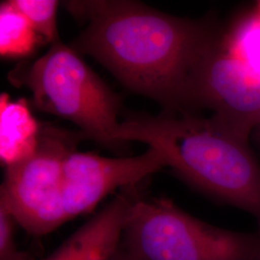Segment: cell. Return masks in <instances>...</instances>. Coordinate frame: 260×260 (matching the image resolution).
Segmentation results:
<instances>
[{"label":"cell","instance_id":"cell-5","mask_svg":"<svg viewBox=\"0 0 260 260\" xmlns=\"http://www.w3.org/2000/svg\"><path fill=\"white\" fill-rule=\"evenodd\" d=\"M84 140L80 130L43 123L35 153L5 168L0 202L28 233L45 235L68 222L63 198L64 163Z\"/></svg>","mask_w":260,"mask_h":260},{"label":"cell","instance_id":"cell-6","mask_svg":"<svg viewBox=\"0 0 260 260\" xmlns=\"http://www.w3.org/2000/svg\"><path fill=\"white\" fill-rule=\"evenodd\" d=\"M222 25L196 70L191 106L201 109L249 138L260 125V77L224 47Z\"/></svg>","mask_w":260,"mask_h":260},{"label":"cell","instance_id":"cell-4","mask_svg":"<svg viewBox=\"0 0 260 260\" xmlns=\"http://www.w3.org/2000/svg\"><path fill=\"white\" fill-rule=\"evenodd\" d=\"M120 247L137 260H251L260 249V233L214 226L171 200L135 195Z\"/></svg>","mask_w":260,"mask_h":260},{"label":"cell","instance_id":"cell-2","mask_svg":"<svg viewBox=\"0 0 260 260\" xmlns=\"http://www.w3.org/2000/svg\"><path fill=\"white\" fill-rule=\"evenodd\" d=\"M113 140L120 149L137 141L158 149L190 185L252 215L260 233V165L248 137L214 116L164 112L125 119Z\"/></svg>","mask_w":260,"mask_h":260},{"label":"cell","instance_id":"cell-1","mask_svg":"<svg viewBox=\"0 0 260 260\" xmlns=\"http://www.w3.org/2000/svg\"><path fill=\"white\" fill-rule=\"evenodd\" d=\"M64 6L86 24L70 45L78 54L93 57L125 88L166 113H194L196 70L222 24L178 18L136 1H67Z\"/></svg>","mask_w":260,"mask_h":260},{"label":"cell","instance_id":"cell-16","mask_svg":"<svg viewBox=\"0 0 260 260\" xmlns=\"http://www.w3.org/2000/svg\"><path fill=\"white\" fill-rule=\"evenodd\" d=\"M251 260H260V249L258 250V251L256 252V254L252 257V259Z\"/></svg>","mask_w":260,"mask_h":260},{"label":"cell","instance_id":"cell-8","mask_svg":"<svg viewBox=\"0 0 260 260\" xmlns=\"http://www.w3.org/2000/svg\"><path fill=\"white\" fill-rule=\"evenodd\" d=\"M132 187L113 199L75 231L46 260H112L121 245L123 223L135 193Z\"/></svg>","mask_w":260,"mask_h":260},{"label":"cell","instance_id":"cell-7","mask_svg":"<svg viewBox=\"0 0 260 260\" xmlns=\"http://www.w3.org/2000/svg\"><path fill=\"white\" fill-rule=\"evenodd\" d=\"M165 167L164 154L153 148L137 156L119 158L76 149L64 163L63 198L68 221L93 211L116 189L134 187Z\"/></svg>","mask_w":260,"mask_h":260},{"label":"cell","instance_id":"cell-13","mask_svg":"<svg viewBox=\"0 0 260 260\" xmlns=\"http://www.w3.org/2000/svg\"><path fill=\"white\" fill-rule=\"evenodd\" d=\"M17 224L8 207L0 202V260H34L18 248L15 237Z\"/></svg>","mask_w":260,"mask_h":260},{"label":"cell","instance_id":"cell-3","mask_svg":"<svg viewBox=\"0 0 260 260\" xmlns=\"http://www.w3.org/2000/svg\"><path fill=\"white\" fill-rule=\"evenodd\" d=\"M9 79L18 87L27 88L38 110L72 121L85 140L121 149L113 140L121 124L118 95L80 54L60 40L37 60L14 69Z\"/></svg>","mask_w":260,"mask_h":260},{"label":"cell","instance_id":"cell-11","mask_svg":"<svg viewBox=\"0 0 260 260\" xmlns=\"http://www.w3.org/2000/svg\"><path fill=\"white\" fill-rule=\"evenodd\" d=\"M223 45L260 77V16L250 10L223 25Z\"/></svg>","mask_w":260,"mask_h":260},{"label":"cell","instance_id":"cell-15","mask_svg":"<svg viewBox=\"0 0 260 260\" xmlns=\"http://www.w3.org/2000/svg\"><path fill=\"white\" fill-rule=\"evenodd\" d=\"M251 10L254 14H256L257 16H260V1H257L256 4H254V6L251 8Z\"/></svg>","mask_w":260,"mask_h":260},{"label":"cell","instance_id":"cell-9","mask_svg":"<svg viewBox=\"0 0 260 260\" xmlns=\"http://www.w3.org/2000/svg\"><path fill=\"white\" fill-rule=\"evenodd\" d=\"M43 123L37 121L24 99L0 95V160L4 168L31 157L39 146Z\"/></svg>","mask_w":260,"mask_h":260},{"label":"cell","instance_id":"cell-14","mask_svg":"<svg viewBox=\"0 0 260 260\" xmlns=\"http://www.w3.org/2000/svg\"><path fill=\"white\" fill-rule=\"evenodd\" d=\"M112 260H137L134 257H132L130 254H128L126 251H123L121 247L119 248L118 251L116 252V254L114 255Z\"/></svg>","mask_w":260,"mask_h":260},{"label":"cell","instance_id":"cell-10","mask_svg":"<svg viewBox=\"0 0 260 260\" xmlns=\"http://www.w3.org/2000/svg\"><path fill=\"white\" fill-rule=\"evenodd\" d=\"M45 44L27 19L9 1L0 5V54L7 59L29 57Z\"/></svg>","mask_w":260,"mask_h":260},{"label":"cell","instance_id":"cell-12","mask_svg":"<svg viewBox=\"0 0 260 260\" xmlns=\"http://www.w3.org/2000/svg\"><path fill=\"white\" fill-rule=\"evenodd\" d=\"M12 4L27 19L30 24L43 38L45 44L50 45L60 40L57 28V8L55 0H11Z\"/></svg>","mask_w":260,"mask_h":260}]
</instances>
